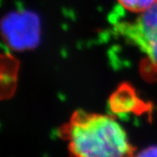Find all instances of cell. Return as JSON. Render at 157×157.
I'll use <instances>...</instances> for the list:
<instances>
[{"instance_id":"cell-1","label":"cell","mask_w":157,"mask_h":157,"mask_svg":"<svg viewBox=\"0 0 157 157\" xmlns=\"http://www.w3.org/2000/svg\"><path fill=\"white\" fill-rule=\"evenodd\" d=\"M71 157H134L135 147L111 115L76 111L58 129Z\"/></svg>"},{"instance_id":"cell-2","label":"cell","mask_w":157,"mask_h":157,"mask_svg":"<svg viewBox=\"0 0 157 157\" xmlns=\"http://www.w3.org/2000/svg\"><path fill=\"white\" fill-rule=\"evenodd\" d=\"M118 34L139 47L157 67V2L140 13L133 22H121L114 26Z\"/></svg>"},{"instance_id":"cell-3","label":"cell","mask_w":157,"mask_h":157,"mask_svg":"<svg viewBox=\"0 0 157 157\" xmlns=\"http://www.w3.org/2000/svg\"><path fill=\"white\" fill-rule=\"evenodd\" d=\"M118 2L128 11L141 13L154 6L157 0H118Z\"/></svg>"},{"instance_id":"cell-4","label":"cell","mask_w":157,"mask_h":157,"mask_svg":"<svg viewBox=\"0 0 157 157\" xmlns=\"http://www.w3.org/2000/svg\"><path fill=\"white\" fill-rule=\"evenodd\" d=\"M134 157H157V146H150L135 153Z\"/></svg>"}]
</instances>
